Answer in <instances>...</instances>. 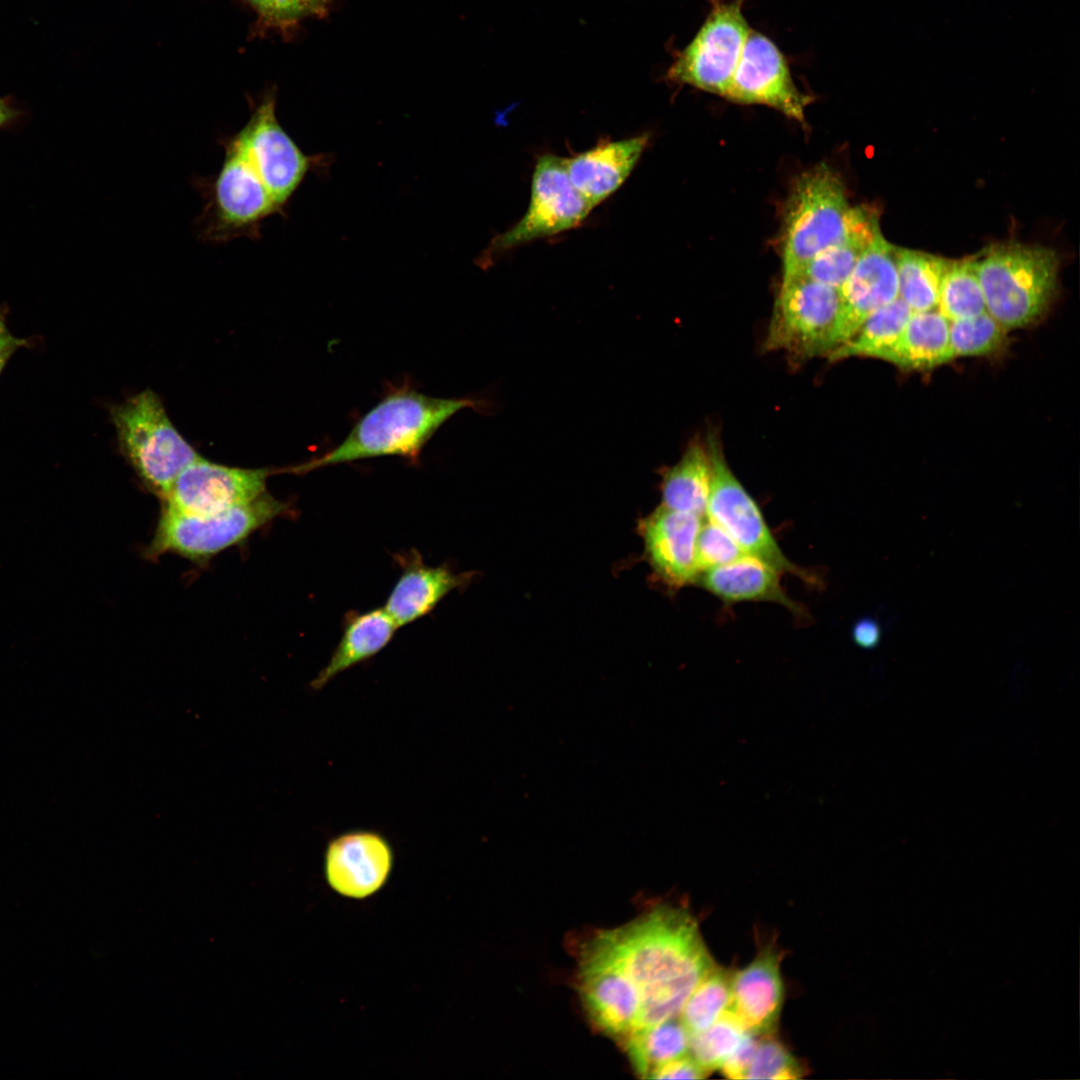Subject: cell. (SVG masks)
I'll use <instances>...</instances> for the list:
<instances>
[{"label":"cell","mask_w":1080,"mask_h":1080,"mask_svg":"<svg viewBox=\"0 0 1080 1080\" xmlns=\"http://www.w3.org/2000/svg\"><path fill=\"white\" fill-rule=\"evenodd\" d=\"M619 964L640 999L639 1028L676 1018L716 964L686 910L661 905L594 937Z\"/></svg>","instance_id":"cell-1"},{"label":"cell","mask_w":1080,"mask_h":1080,"mask_svg":"<svg viewBox=\"0 0 1080 1080\" xmlns=\"http://www.w3.org/2000/svg\"><path fill=\"white\" fill-rule=\"evenodd\" d=\"M465 408H481L472 398H438L423 394L409 383L390 386L381 400L365 413L343 441L307 462L289 468L304 474L326 466L382 456H398L417 464L435 433Z\"/></svg>","instance_id":"cell-2"},{"label":"cell","mask_w":1080,"mask_h":1080,"mask_svg":"<svg viewBox=\"0 0 1080 1080\" xmlns=\"http://www.w3.org/2000/svg\"><path fill=\"white\" fill-rule=\"evenodd\" d=\"M975 267L986 311L1008 331L1038 321L1054 297L1059 261L1049 248L998 244Z\"/></svg>","instance_id":"cell-3"},{"label":"cell","mask_w":1080,"mask_h":1080,"mask_svg":"<svg viewBox=\"0 0 1080 1080\" xmlns=\"http://www.w3.org/2000/svg\"><path fill=\"white\" fill-rule=\"evenodd\" d=\"M218 143L224 150L219 170L192 179L204 202L195 220V231L201 241L209 244L240 237L258 240L263 222L282 211L229 135L221 136Z\"/></svg>","instance_id":"cell-4"},{"label":"cell","mask_w":1080,"mask_h":1080,"mask_svg":"<svg viewBox=\"0 0 1080 1080\" xmlns=\"http://www.w3.org/2000/svg\"><path fill=\"white\" fill-rule=\"evenodd\" d=\"M109 412L120 452L144 487L160 500L179 474L201 457L150 389L112 405Z\"/></svg>","instance_id":"cell-5"},{"label":"cell","mask_w":1080,"mask_h":1080,"mask_svg":"<svg viewBox=\"0 0 1080 1080\" xmlns=\"http://www.w3.org/2000/svg\"><path fill=\"white\" fill-rule=\"evenodd\" d=\"M290 511L289 503L267 492L254 501L210 515L161 510L144 556L155 560L170 553L198 564L205 563Z\"/></svg>","instance_id":"cell-6"},{"label":"cell","mask_w":1080,"mask_h":1080,"mask_svg":"<svg viewBox=\"0 0 1080 1080\" xmlns=\"http://www.w3.org/2000/svg\"><path fill=\"white\" fill-rule=\"evenodd\" d=\"M849 209L844 183L828 165L796 179L784 211L782 279L794 276L841 237Z\"/></svg>","instance_id":"cell-7"},{"label":"cell","mask_w":1080,"mask_h":1080,"mask_svg":"<svg viewBox=\"0 0 1080 1080\" xmlns=\"http://www.w3.org/2000/svg\"><path fill=\"white\" fill-rule=\"evenodd\" d=\"M839 288L803 277L782 280L763 342L793 360L828 356L838 346Z\"/></svg>","instance_id":"cell-8"},{"label":"cell","mask_w":1080,"mask_h":1080,"mask_svg":"<svg viewBox=\"0 0 1080 1080\" xmlns=\"http://www.w3.org/2000/svg\"><path fill=\"white\" fill-rule=\"evenodd\" d=\"M709 12L691 41L675 51L666 79L724 97L750 33L745 0H708Z\"/></svg>","instance_id":"cell-9"},{"label":"cell","mask_w":1080,"mask_h":1080,"mask_svg":"<svg viewBox=\"0 0 1080 1080\" xmlns=\"http://www.w3.org/2000/svg\"><path fill=\"white\" fill-rule=\"evenodd\" d=\"M706 445L711 465L706 517L724 529L747 555L766 562L781 574L790 573L808 584H816V576L785 556L758 504L727 464L719 440L710 434Z\"/></svg>","instance_id":"cell-10"},{"label":"cell","mask_w":1080,"mask_h":1080,"mask_svg":"<svg viewBox=\"0 0 1080 1080\" xmlns=\"http://www.w3.org/2000/svg\"><path fill=\"white\" fill-rule=\"evenodd\" d=\"M593 209L571 183L564 158L542 155L535 164L526 213L491 241L482 258L488 261L528 242L574 229Z\"/></svg>","instance_id":"cell-11"},{"label":"cell","mask_w":1080,"mask_h":1080,"mask_svg":"<svg viewBox=\"0 0 1080 1080\" xmlns=\"http://www.w3.org/2000/svg\"><path fill=\"white\" fill-rule=\"evenodd\" d=\"M253 104L245 125L229 137L282 211L302 183L313 160L304 154L279 123L274 91L266 93Z\"/></svg>","instance_id":"cell-12"},{"label":"cell","mask_w":1080,"mask_h":1080,"mask_svg":"<svg viewBox=\"0 0 1080 1080\" xmlns=\"http://www.w3.org/2000/svg\"><path fill=\"white\" fill-rule=\"evenodd\" d=\"M285 469L239 468L198 458L176 478L161 499V510L210 515L254 501L266 493L267 479Z\"/></svg>","instance_id":"cell-13"},{"label":"cell","mask_w":1080,"mask_h":1080,"mask_svg":"<svg viewBox=\"0 0 1080 1080\" xmlns=\"http://www.w3.org/2000/svg\"><path fill=\"white\" fill-rule=\"evenodd\" d=\"M724 97L739 104L771 107L801 123L805 121L806 107L813 101L794 82L779 47L752 28Z\"/></svg>","instance_id":"cell-14"},{"label":"cell","mask_w":1080,"mask_h":1080,"mask_svg":"<svg viewBox=\"0 0 1080 1080\" xmlns=\"http://www.w3.org/2000/svg\"><path fill=\"white\" fill-rule=\"evenodd\" d=\"M579 989L592 1022L608 1036L622 1041L639 1027L637 990L595 938L581 953Z\"/></svg>","instance_id":"cell-15"},{"label":"cell","mask_w":1080,"mask_h":1080,"mask_svg":"<svg viewBox=\"0 0 1080 1080\" xmlns=\"http://www.w3.org/2000/svg\"><path fill=\"white\" fill-rule=\"evenodd\" d=\"M897 249L880 232L839 287L837 347L852 337L869 316L898 298Z\"/></svg>","instance_id":"cell-16"},{"label":"cell","mask_w":1080,"mask_h":1080,"mask_svg":"<svg viewBox=\"0 0 1080 1080\" xmlns=\"http://www.w3.org/2000/svg\"><path fill=\"white\" fill-rule=\"evenodd\" d=\"M703 519L660 504L639 520L648 563L656 578L671 590L697 581L696 539Z\"/></svg>","instance_id":"cell-17"},{"label":"cell","mask_w":1080,"mask_h":1080,"mask_svg":"<svg viewBox=\"0 0 1080 1080\" xmlns=\"http://www.w3.org/2000/svg\"><path fill=\"white\" fill-rule=\"evenodd\" d=\"M392 866V847L374 830L343 832L332 838L325 850L327 882L336 892L351 898H365L378 891Z\"/></svg>","instance_id":"cell-18"},{"label":"cell","mask_w":1080,"mask_h":1080,"mask_svg":"<svg viewBox=\"0 0 1080 1080\" xmlns=\"http://www.w3.org/2000/svg\"><path fill=\"white\" fill-rule=\"evenodd\" d=\"M401 573L384 609L398 628L429 615L452 591L465 588L473 572H455L448 564L427 565L416 549L393 555Z\"/></svg>","instance_id":"cell-19"},{"label":"cell","mask_w":1080,"mask_h":1080,"mask_svg":"<svg viewBox=\"0 0 1080 1080\" xmlns=\"http://www.w3.org/2000/svg\"><path fill=\"white\" fill-rule=\"evenodd\" d=\"M780 953L766 947L732 973L729 1009L755 1036L774 1034L784 1003Z\"/></svg>","instance_id":"cell-20"},{"label":"cell","mask_w":1080,"mask_h":1080,"mask_svg":"<svg viewBox=\"0 0 1080 1080\" xmlns=\"http://www.w3.org/2000/svg\"><path fill=\"white\" fill-rule=\"evenodd\" d=\"M647 134L606 142L564 158L569 179L595 208L626 181L645 150Z\"/></svg>","instance_id":"cell-21"},{"label":"cell","mask_w":1080,"mask_h":1080,"mask_svg":"<svg viewBox=\"0 0 1080 1080\" xmlns=\"http://www.w3.org/2000/svg\"><path fill=\"white\" fill-rule=\"evenodd\" d=\"M780 574L766 562L745 555L729 564L701 572L696 583L726 603L767 601L783 605L801 615L803 608L786 594L780 583Z\"/></svg>","instance_id":"cell-22"},{"label":"cell","mask_w":1080,"mask_h":1080,"mask_svg":"<svg viewBox=\"0 0 1080 1080\" xmlns=\"http://www.w3.org/2000/svg\"><path fill=\"white\" fill-rule=\"evenodd\" d=\"M398 626L384 608L349 611L344 616L341 638L326 665L310 682L314 691L332 679L382 651L393 639Z\"/></svg>","instance_id":"cell-23"},{"label":"cell","mask_w":1080,"mask_h":1080,"mask_svg":"<svg viewBox=\"0 0 1080 1080\" xmlns=\"http://www.w3.org/2000/svg\"><path fill=\"white\" fill-rule=\"evenodd\" d=\"M879 233V214L875 208L867 205L850 207L841 237L790 278L803 277L839 288Z\"/></svg>","instance_id":"cell-24"},{"label":"cell","mask_w":1080,"mask_h":1080,"mask_svg":"<svg viewBox=\"0 0 1080 1080\" xmlns=\"http://www.w3.org/2000/svg\"><path fill=\"white\" fill-rule=\"evenodd\" d=\"M952 360L949 320L934 309L912 312L882 361L904 371H927Z\"/></svg>","instance_id":"cell-25"},{"label":"cell","mask_w":1080,"mask_h":1080,"mask_svg":"<svg viewBox=\"0 0 1080 1080\" xmlns=\"http://www.w3.org/2000/svg\"><path fill=\"white\" fill-rule=\"evenodd\" d=\"M660 474L662 505L706 517L711 465L707 445L698 436L689 441L680 460Z\"/></svg>","instance_id":"cell-26"},{"label":"cell","mask_w":1080,"mask_h":1080,"mask_svg":"<svg viewBox=\"0 0 1080 1080\" xmlns=\"http://www.w3.org/2000/svg\"><path fill=\"white\" fill-rule=\"evenodd\" d=\"M691 1035L679 1017L634 1030L621 1042L639 1076L689 1053Z\"/></svg>","instance_id":"cell-27"},{"label":"cell","mask_w":1080,"mask_h":1080,"mask_svg":"<svg viewBox=\"0 0 1080 1080\" xmlns=\"http://www.w3.org/2000/svg\"><path fill=\"white\" fill-rule=\"evenodd\" d=\"M912 311L900 299L883 306L869 316L855 334L833 350L827 359L831 362L852 357L883 360L907 323Z\"/></svg>","instance_id":"cell-28"},{"label":"cell","mask_w":1080,"mask_h":1080,"mask_svg":"<svg viewBox=\"0 0 1080 1080\" xmlns=\"http://www.w3.org/2000/svg\"><path fill=\"white\" fill-rule=\"evenodd\" d=\"M949 260L921 251L897 249L898 298L912 312L937 309Z\"/></svg>","instance_id":"cell-29"},{"label":"cell","mask_w":1080,"mask_h":1080,"mask_svg":"<svg viewBox=\"0 0 1080 1080\" xmlns=\"http://www.w3.org/2000/svg\"><path fill=\"white\" fill-rule=\"evenodd\" d=\"M937 310L949 321L986 312L975 259L949 260L940 286Z\"/></svg>","instance_id":"cell-30"},{"label":"cell","mask_w":1080,"mask_h":1080,"mask_svg":"<svg viewBox=\"0 0 1080 1080\" xmlns=\"http://www.w3.org/2000/svg\"><path fill=\"white\" fill-rule=\"evenodd\" d=\"M732 973L715 965L694 988L679 1018L690 1035L698 1034L729 1009Z\"/></svg>","instance_id":"cell-31"},{"label":"cell","mask_w":1080,"mask_h":1080,"mask_svg":"<svg viewBox=\"0 0 1080 1080\" xmlns=\"http://www.w3.org/2000/svg\"><path fill=\"white\" fill-rule=\"evenodd\" d=\"M748 1034L739 1019L727 1010L706 1030L691 1035L689 1053L711 1073L721 1068Z\"/></svg>","instance_id":"cell-32"},{"label":"cell","mask_w":1080,"mask_h":1080,"mask_svg":"<svg viewBox=\"0 0 1080 1080\" xmlns=\"http://www.w3.org/2000/svg\"><path fill=\"white\" fill-rule=\"evenodd\" d=\"M949 339L954 359L987 356L1006 346L1008 330L986 311L971 318L949 321Z\"/></svg>","instance_id":"cell-33"},{"label":"cell","mask_w":1080,"mask_h":1080,"mask_svg":"<svg viewBox=\"0 0 1080 1080\" xmlns=\"http://www.w3.org/2000/svg\"><path fill=\"white\" fill-rule=\"evenodd\" d=\"M803 1073L799 1061L771 1034L756 1036L743 1079L792 1080Z\"/></svg>","instance_id":"cell-34"},{"label":"cell","mask_w":1080,"mask_h":1080,"mask_svg":"<svg viewBox=\"0 0 1080 1080\" xmlns=\"http://www.w3.org/2000/svg\"><path fill=\"white\" fill-rule=\"evenodd\" d=\"M256 12L261 29L288 34L307 17L328 14L331 0H245Z\"/></svg>","instance_id":"cell-35"},{"label":"cell","mask_w":1080,"mask_h":1080,"mask_svg":"<svg viewBox=\"0 0 1080 1080\" xmlns=\"http://www.w3.org/2000/svg\"><path fill=\"white\" fill-rule=\"evenodd\" d=\"M745 555L724 529L707 517L702 520L696 539V561L700 573L729 564Z\"/></svg>","instance_id":"cell-36"},{"label":"cell","mask_w":1080,"mask_h":1080,"mask_svg":"<svg viewBox=\"0 0 1080 1080\" xmlns=\"http://www.w3.org/2000/svg\"><path fill=\"white\" fill-rule=\"evenodd\" d=\"M710 1073L690 1054L670 1060L654 1069L650 1079H703Z\"/></svg>","instance_id":"cell-37"},{"label":"cell","mask_w":1080,"mask_h":1080,"mask_svg":"<svg viewBox=\"0 0 1080 1080\" xmlns=\"http://www.w3.org/2000/svg\"><path fill=\"white\" fill-rule=\"evenodd\" d=\"M7 312L5 307L0 308V374L11 356L20 348L29 346L31 343L26 338L15 336L7 325Z\"/></svg>","instance_id":"cell-38"},{"label":"cell","mask_w":1080,"mask_h":1080,"mask_svg":"<svg viewBox=\"0 0 1080 1080\" xmlns=\"http://www.w3.org/2000/svg\"><path fill=\"white\" fill-rule=\"evenodd\" d=\"M852 637L858 646L866 649L874 648L881 637L880 626L871 618H863L854 624Z\"/></svg>","instance_id":"cell-39"},{"label":"cell","mask_w":1080,"mask_h":1080,"mask_svg":"<svg viewBox=\"0 0 1080 1080\" xmlns=\"http://www.w3.org/2000/svg\"><path fill=\"white\" fill-rule=\"evenodd\" d=\"M22 111L8 97H0V130L10 129L21 118Z\"/></svg>","instance_id":"cell-40"}]
</instances>
